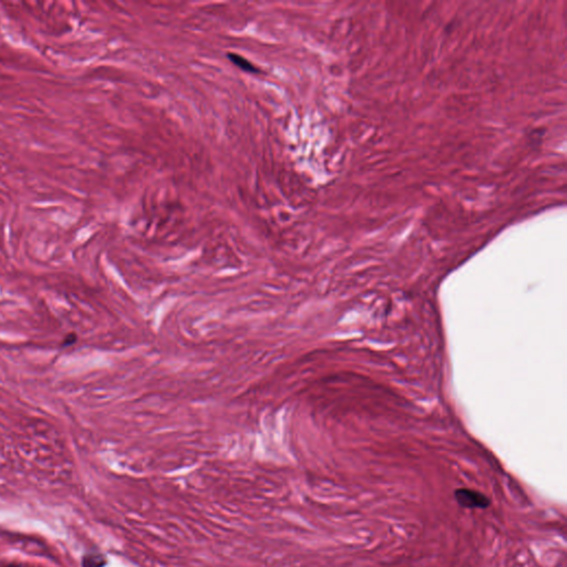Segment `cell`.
Returning <instances> with one entry per match:
<instances>
[{"label":"cell","mask_w":567,"mask_h":567,"mask_svg":"<svg viewBox=\"0 0 567 567\" xmlns=\"http://www.w3.org/2000/svg\"><path fill=\"white\" fill-rule=\"evenodd\" d=\"M454 496L460 507L464 509H488L491 505L490 497L476 490L458 489L454 492Z\"/></svg>","instance_id":"cell-1"},{"label":"cell","mask_w":567,"mask_h":567,"mask_svg":"<svg viewBox=\"0 0 567 567\" xmlns=\"http://www.w3.org/2000/svg\"><path fill=\"white\" fill-rule=\"evenodd\" d=\"M229 58L232 61V62L237 66L239 69H242L246 72H250V73H260L261 70L257 69V68L250 64L247 59L243 58L242 55H239L237 53H229Z\"/></svg>","instance_id":"cell-2"},{"label":"cell","mask_w":567,"mask_h":567,"mask_svg":"<svg viewBox=\"0 0 567 567\" xmlns=\"http://www.w3.org/2000/svg\"><path fill=\"white\" fill-rule=\"evenodd\" d=\"M82 567H104L107 564V558L102 554H87L82 558Z\"/></svg>","instance_id":"cell-3"},{"label":"cell","mask_w":567,"mask_h":567,"mask_svg":"<svg viewBox=\"0 0 567 567\" xmlns=\"http://www.w3.org/2000/svg\"><path fill=\"white\" fill-rule=\"evenodd\" d=\"M77 339H78V337H77V335L75 334V332H70V334H69V335H68V336H67V337H66V338L64 339V341H62V346H64V347H69V346H72V344H73V343H76Z\"/></svg>","instance_id":"cell-4"}]
</instances>
